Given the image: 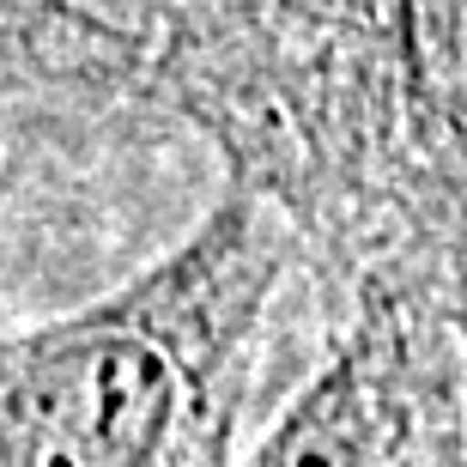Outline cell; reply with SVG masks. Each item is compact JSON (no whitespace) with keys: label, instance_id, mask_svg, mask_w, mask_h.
I'll return each instance as SVG.
<instances>
[{"label":"cell","instance_id":"obj_1","mask_svg":"<svg viewBox=\"0 0 467 467\" xmlns=\"http://www.w3.org/2000/svg\"><path fill=\"white\" fill-rule=\"evenodd\" d=\"M164 116L297 219L340 297L467 292V0H164Z\"/></svg>","mask_w":467,"mask_h":467},{"label":"cell","instance_id":"obj_2","mask_svg":"<svg viewBox=\"0 0 467 467\" xmlns=\"http://www.w3.org/2000/svg\"><path fill=\"white\" fill-rule=\"evenodd\" d=\"M340 310L292 213L219 176L171 249L6 334L0 467H237L279 340Z\"/></svg>","mask_w":467,"mask_h":467},{"label":"cell","instance_id":"obj_3","mask_svg":"<svg viewBox=\"0 0 467 467\" xmlns=\"http://www.w3.org/2000/svg\"><path fill=\"white\" fill-rule=\"evenodd\" d=\"M237 467H467L455 304L425 285H358Z\"/></svg>","mask_w":467,"mask_h":467},{"label":"cell","instance_id":"obj_4","mask_svg":"<svg viewBox=\"0 0 467 467\" xmlns=\"http://www.w3.org/2000/svg\"><path fill=\"white\" fill-rule=\"evenodd\" d=\"M73 6H86V13H98V18H109V25H121V31H140V36H146L164 0H73Z\"/></svg>","mask_w":467,"mask_h":467},{"label":"cell","instance_id":"obj_5","mask_svg":"<svg viewBox=\"0 0 467 467\" xmlns=\"http://www.w3.org/2000/svg\"><path fill=\"white\" fill-rule=\"evenodd\" d=\"M455 322H462V347H467V292H462V304H455Z\"/></svg>","mask_w":467,"mask_h":467}]
</instances>
